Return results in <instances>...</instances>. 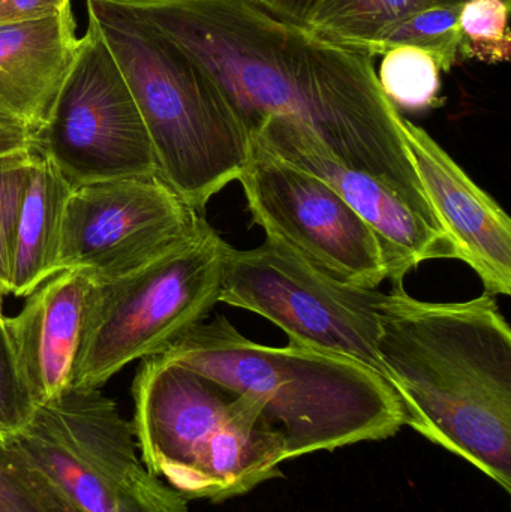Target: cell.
<instances>
[{
  "label": "cell",
  "instance_id": "27",
  "mask_svg": "<svg viewBox=\"0 0 511 512\" xmlns=\"http://www.w3.org/2000/svg\"><path fill=\"white\" fill-rule=\"evenodd\" d=\"M33 134L35 131L21 123L0 119V156L18 152V150L30 149Z\"/></svg>",
  "mask_w": 511,
  "mask_h": 512
},
{
  "label": "cell",
  "instance_id": "26",
  "mask_svg": "<svg viewBox=\"0 0 511 512\" xmlns=\"http://www.w3.org/2000/svg\"><path fill=\"white\" fill-rule=\"evenodd\" d=\"M252 2L282 20L306 24L314 14L318 0H252Z\"/></svg>",
  "mask_w": 511,
  "mask_h": 512
},
{
  "label": "cell",
  "instance_id": "21",
  "mask_svg": "<svg viewBox=\"0 0 511 512\" xmlns=\"http://www.w3.org/2000/svg\"><path fill=\"white\" fill-rule=\"evenodd\" d=\"M35 158L32 147L0 156V294H11L15 234Z\"/></svg>",
  "mask_w": 511,
  "mask_h": 512
},
{
  "label": "cell",
  "instance_id": "2",
  "mask_svg": "<svg viewBox=\"0 0 511 512\" xmlns=\"http://www.w3.org/2000/svg\"><path fill=\"white\" fill-rule=\"evenodd\" d=\"M378 354L405 426L511 492V330L492 295L432 303L393 286Z\"/></svg>",
  "mask_w": 511,
  "mask_h": 512
},
{
  "label": "cell",
  "instance_id": "6",
  "mask_svg": "<svg viewBox=\"0 0 511 512\" xmlns=\"http://www.w3.org/2000/svg\"><path fill=\"white\" fill-rule=\"evenodd\" d=\"M228 243L206 221L132 273L93 285L71 388L101 390L135 360L162 354L219 303Z\"/></svg>",
  "mask_w": 511,
  "mask_h": 512
},
{
  "label": "cell",
  "instance_id": "15",
  "mask_svg": "<svg viewBox=\"0 0 511 512\" xmlns=\"http://www.w3.org/2000/svg\"><path fill=\"white\" fill-rule=\"evenodd\" d=\"M71 6L39 20L0 27V119L38 131L77 50Z\"/></svg>",
  "mask_w": 511,
  "mask_h": 512
},
{
  "label": "cell",
  "instance_id": "7",
  "mask_svg": "<svg viewBox=\"0 0 511 512\" xmlns=\"http://www.w3.org/2000/svg\"><path fill=\"white\" fill-rule=\"evenodd\" d=\"M3 447L81 512H188V499L147 471L134 426L101 390L68 388Z\"/></svg>",
  "mask_w": 511,
  "mask_h": 512
},
{
  "label": "cell",
  "instance_id": "5",
  "mask_svg": "<svg viewBox=\"0 0 511 512\" xmlns=\"http://www.w3.org/2000/svg\"><path fill=\"white\" fill-rule=\"evenodd\" d=\"M134 432L150 474L183 498L213 504L282 477V439L254 400L161 355L134 382Z\"/></svg>",
  "mask_w": 511,
  "mask_h": 512
},
{
  "label": "cell",
  "instance_id": "16",
  "mask_svg": "<svg viewBox=\"0 0 511 512\" xmlns=\"http://www.w3.org/2000/svg\"><path fill=\"white\" fill-rule=\"evenodd\" d=\"M72 189L59 170L36 153L15 234L11 277L15 297H29L59 273L63 216Z\"/></svg>",
  "mask_w": 511,
  "mask_h": 512
},
{
  "label": "cell",
  "instance_id": "22",
  "mask_svg": "<svg viewBox=\"0 0 511 512\" xmlns=\"http://www.w3.org/2000/svg\"><path fill=\"white\" fill-rule=\"evenodd\" d=\"M5 319V318H3ZM38 403L24 381L5 321L0 322V447L17 438L35 417Z\"/></svg>",
  "mask_w": 511,
  "mask_h": 512
},
{
  "label": "cell",
  "instance_id": "13",
  "mask_svg": "<svg viewBox=\"0 0 511 512\" xmlns=\"http://www.w3.org/2000/svg\"><path fill=\"white\" fill-rule=\"evenodd\" d=\"M405 149L423 192L452 240L458 259L470 265L486 294L511 295V221L458 162L420 126L401 120Z\"/></svg>",
  "mask_w": 511,
  "mask_h": 512
},
{
  "label": "cell",
  "instance_id": "25",
  "mask_svg": "<svg viewBox=\"0 0 511 512\" xmlns=\"http://www.w3.org/2000/svg\"><path fill=\"white\" fill-rule=\"evenodd\" d=\"M3 450L6 451L11 462L14 463L15 468L18 469L21 477L26 481L30 490H32L33 496H35L36 502H38L42 510L45 512H81L78 508H75L59 490L54 489L50 483H47L41 475L36 474L29 466L15 459L5 447H3Z\"/></svg>",
  "mask_w": 511,
  "mask_h": 512
},
{
  "label": "cell",
  "instance_id": "18",
  "mask_svg": "<svg viewBox=\"0 0 511 512\" xmlns=\"http://www.w3.org/2000/svg\"><path fill=\"white\" fill-rule=\"evenodd\" d=\"M377 77L384 95L398 111L420 113L440 102L441 69L428 51L410 45L386 51Z\"/></svg>",
  "mask_w": 511,
  "mask_h": 512
},
{
  "label": "cell",
  "instance_id": "8",
  "mask_svg": "<svg viewBox=\"0 0 511 512\" xmlns=\"http://www.w3.org/2000/svg\"><path fill=\"white\" fill-rule=\"evenodd\" d=\"M383 292L336 280L275 240L227 245L219 303L263 316L291 343L350 358L386 379L378 354Z\"/></svg>",
  "mask_w": 511,
  "mask_h": 512
},
{
  "label": "cell",
  "instance_id": "12",
  "mask_svg": "<svg viewBox=\"0 0 511 512\" xmlns=\"http://www.w3.org/2000/svg\"><path fill=\"white\" fill-rule=\"evenodd\" d=\"M252 143L324 180L369 225L393 286H404L407 274L422 262L458 259L446 234L411 212L383 182L341 164L308 129L285 117H267L252 135Z\"/></svg>",
  "mask_w": 511,
  "mask_h": 512
},
{
  "label": "cell",
  "instance_id": "24",
  "mask_svg": "<svg viewBox=\"0 0 511 512\" xmlns=\"http://www.w3.org/2000/svg\"><path fill=\"white\" fill-rule=\"evenodd\" d=\"M71 0H0V27L59 14Z\"/></svg>",
  "mask_w": 511,
  "mask_h": 512
},
{
  "label": "cell",
  "instance_id": "4",
  "mask_svg": "<svg viewBox=\"0 0 511 512\" xmlns=\"http://www.w3.org/2000/svg\"><path fill=\"white\" fill-rule=\"evenodd\" d=\"M86 5L137 102L156 176L201 215L251 159L242 116L200 65L116 0Z\"/></svg>",
  "mask_w": 511,
  "mask_h": 512
},
{
  "label": "cell",
  "instance_id": "1",
  "mask_svg": "<svg viewBox=\"0 0 511 512\" xmlns=\"http://www.w3.org/2000/svg\"><path fill=\"white\" fill-rule=\"evenodd\" d=\"M200 65L249 135L267 117L308 129L341 164L369 174L434 230L435 216L405 149L401 120L372 57L252 0H116ZM447 236V234H446Z\"/></svg>",
  "mask_w": 511,
  "mask_h": 512
},
{
  "label": "cell",
  "instance_id": "3",
  "mask_svg": "<svg viewBox=\"0 0 511 512\" xmlns=\"http://www.w3.org/2000/svg\"><path fill=\"white\" fill-rule=\"evenodd\" d=\"M159 355L254 400L288 460L384 441L405 426L398 396L374 370L296 343L261 345L222 315Z\"/></svg>",
  "mask_w": 511,
  "mask_h": 512
},
{
  "label": "cell",
  "instance_id": "11",
  "mask_svg": "<svg viewBox=\"0 0 511 512\" xmlns=\"http://www.w3.org/2000/svg\"><path fill=\"white\" fill-rule=\"evenodd\" d=\"M204 221L156 174L77 186L63 216L59 273L111 282L170 251Z\"/></svg>",
  "mask_w": 511,
  "mask_h": 512
},
{
  "label": "cell",
  "instance_id": "10",
  "mask_svg": "<svg viewBox=\"0 0 511 512\" xmlns=\"http://www.w3.org/2000/svg\"><path fill=\"white\" fill-rule=\"evenodd\" d=\"M239 182L267 239L341 282L375 289L387 279L374 231L324 180L254 144Z\"/></svg>",
  "mask_w": 511,
  "mask_h": 512
},
{
  "label": "cell",
  "instance_id": "28",
  "mask_svg": "<svg viewBox=\"0 0 511 512\" xmlns=\"http://www.w3.org/2000/svg\"><path fill=\"white\" fill-rule=\"evenodd\" d=\"M431 3H441V5H462V3L468 2V0H429ZM511 3V0H506Z\"/></svg>",
  "mask_w": 511,
  "mask_h": 512
},
{
  "label": "cell",
  "instance_id": "23",
  "mask_svg": "<svg viewBox=\"0 0 511 512\" xmlns=\"http://www.w3.org/2000/svg\"><path fill=\"white\" fill-rule=\"evenodd\" d=\"M0 512H45L11 459L0 447Z\"/></svg>",
  "mask_w": 511,
  "mask_h": 512
},
{
  "label": "cell",
  "instance_id": "29",
  "mask_svg": "<svg viewBox=\"0 0 511 512\" xmlns=\"http://www.w3.org/2000/svg\"><path fill=\"white\" fill-rule=\"evenodd\" d=\"M2 295V294H0ZM3 321V315H2V298H0V322Z\"/></svg>",
  "mask_w": 511,
  "mask_h": 512
},
{
  "label": "cell",
  "instance_id": "17",
  "mask_svg": "<svg viewBox=\"0 0 511 512\" xmlns=\"http://www.w3.org/2000/svg\"><path fill=\"white\" fill-rule=\"evenodd\" d=\"M428 5L429 0H318L305 26L335 44L374 57L375 45L393 26Z\"/></svg>",
  "mask_w": 511,
  "mask_h": 512
},
{
  "label": "cell",
  "instance_id": "19",
  "mask_svg": "<svg viewBox=\"0 0 511 512\" xmlns=\"http://www.w3.org/2000/svg\"><path fill=\"white\" fill-rule=\"evenodd\" d=\"M462 5L431 3L405 17L393 26L375 45L374 57L402 45L428 51L440 66L441 72H449L458 62L461 50L459 14Z\"/></svg>",
  "mask_w": 511,
  "mask_h": 512
},
{
  "label": "cell",
  "instance_id": "20",
  "mask_svg": "<svg viewBox=\"0 0 511 512\" xmlns=\"http://www.w3.org/2000/svg\"><path fill=\"white\" fill-rule=\"evenodd\" d=\"M511 3L506 0H468L459 14V56L479 62H507L511 54L509 27Z\"/></svg>",
  "mask_w": 511,
  "mask_h": 512
},
{
  "label": "cell",
  "instance_id": "14",
  "mask_svg": "<svg viewBox=\"0 0 511 512\" xmlns=\"http://www.w3.org/2000/svg\"><path fill=\"white\" fill-rule=\"evenodd\" d=\"M93 285L81 271H60L27 297L17 316L3 319L38 406L71 388Z\"/></svg>",
  "mask_w": 511,
  "mask_h": 512
},
{
  "label": "cell",
  "instance_id": "9",
  "mask_svg": "<svg viewBox=\"0 0 511 512\" xmlns=\"http://www.w3.org/2000/svg\"><path fill=\"white\" fill-rule=\"evenodd\" d=\"M32 149L72 186L153 176L155 156L134 95L89 21Z\"/></svg>",
  "mask_w": 511,
  "mask_h": 512
}]
</instances>
